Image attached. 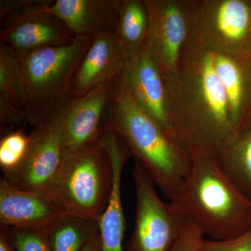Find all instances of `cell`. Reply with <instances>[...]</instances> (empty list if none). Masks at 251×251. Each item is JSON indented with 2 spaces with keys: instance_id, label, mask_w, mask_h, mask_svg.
<instances>
[{
  "instance_id": "obj_21",
  "label": "cell",
  "mask_w": 251,
  "mask_h": 251,
  "mask_svg": "<svg viewBox=\"0 0 251 251\" xmlns=\"http://www.w3.org/2000/svg\"><path fill=\"white\" fill-rule=\"evenodd\" d=\"M0 99H4L23 111L17 58L1 44H0Z\"/></svg>"
},
{
  "instance_id": "obj_29",
  "label": "cell",
  "mask_w": 251,
  "mask_h": 251,
  "mask_svg": "<svg viewBox=\"0 0 251 251\" xmlns=\"http://www.w3.org/2000/svg\"><path fill=\"white\" fill-rule=\"evenodd\" d=\"M0 251H14L8 237L7 227L3 226L0 229Z\"/></svg>"
},
{
  "instance_id": "obj_20",
  "label": "cell",
  "mask_w": 251,
  "mask_h": 251,
  "mask_svg": "<svg viewBox=\"0 0 251 251\" xmlns=\"http://www.w3.org/2000/svg\"><path fill=\"white\" fill-rule=\"evenodd\" d=\"M48 230L52 251H82L99 227L97 221L68 213Z\"/></svg>"
},
{
  "instance_id": "obj_4",
  "label": "cell",
  "mask_w": 251,
  "mask_h": 251,
  "mask_svg": "<svg viewBox=\"0 0 251 251\" xmlns=\"http://www.w3.org/2000/svg\"><path fill=\"white\" fill-rule=\"evenodd\" d=\"M92 41L91 36H76L69 45L16 56L27 124L36 127L46 123L74 97L73 77Z\"/></svg>"
},
{
  "instance_id": "obj_24",
  "label": "cell",
  "mask_w": 251,
  "mask_h": 251,
  "mask_svg": "<svg viewBox=\"0 0 251 251\" xmlns=\"http://www.w3.org/2000/svg\"><path fill=\"white\" fill-rule=\"evenodd\" d=\"M7 229L14 251H52L48 229Z\"/></svg>"
},
{
  "instance_id": "obj_1",
  "label": "cell",
  "mask_w": 251,
  "mask_h": 251,
  "mask_svg": "<svg viewBox=\"0 0 251 251\" xmlns=\"http://www.w3.org/2000/svg\"><path fill=\"white\" fill-rule=\"evenodd\" d=\"M162 75L175 140L188 155L217 156L234 131L228 100L210 50L186 43L177 72H162Z\"/></svg>"
},
{
  "instance_id": "obj_5",
  "label": "cell",
  "mask_w": 251,
  "mask_h": 251,
  "mask_svg": "<svg viewBox=\"0 0 251 251\" xmlns=\"http://www.w3.org/2000/svg\"><path fill=\"white\" fill-rule=\"evenodd\" d=\"M113 181L111 157L99 139L65 155L49 193L69 214L98 222L108 205Z\"/></svg>"
},
{
  "instance_id": "obj_16",
  "label": "cell",
  "mask_w": 251,
  "mask_h": 251,
  "mask_svg": "<svg viewBox=\"0 0 251 251\" xmlns=\"http://www.w3.org/2000/svg\"><path fill=\"white\" fill-rule=\"evenodd\" d=\"M99 139L111 157L114 169L110 201L98 221L102 251H124L126 221L122 202V174L124 166L130 156L125 145L108 124H103Z\"/></svg>"
},
{
  "instance_id": "obj_17",
  "label": "cell",
  "mask_w": 251,
  "mask_h": 251,
  "mask_svg": "<svg viewBox=\"0 0 251 251\" xmlns=\"http://www.w3.org/2000/svg\"><path fill=\"white\" fill-rule=\"evenodd\" d=\"M210 52L214 69L226 90L235 134L251 120V54Z\"/></svg>"
},
{
  "instance_id": "obj_7",
  "label": "cell",
  "mask_w": 251,
  "mask_h": 251,
  "mask_svg": "<svg viewBox=\"0 0 251 251\" xmlns=\"http://www.w3.org/2000/svg\"><path fill=\"white\" fill-rule=\"evenodd\" d=\"M133 177L136 196L135 227L126 251H173L184 216L173 203L161 200L152 178L137 160Z\"/></svg>"
},
{
  "instance_id": "obj_10",
  "label": "cell",
  "mask_w": 251,
  "mask_h": 251,
  "mask_svg": "<svg viewBox=\"0 0 251 251\" xmlns=\"http://www.w3.org/2000/svg\"><path fill=\"white\" fill-rule=\"evenodd\" d=\"M65 155L58 133L46 122L29 135L27 152L19 166L3 173V177L24 191L49 192Z\"/></svg>"
},
{
  "instance_id": "obj_30",
  "label": "cell",
  "mask_w": 251,
  "mask_h": 251,
  "mask_svg": "<svg viewBox=\"0 0 251 251\" xmlns=\"http://www.w3.org/2000/svg\"></svg>"
},
{
  "instance_id": "obj_14",
  "label": "cell",
  "mask_w": 251,
  "mask_h": 251,
  "mask_svg": "<svg viewBox=\"0 0 251 251\" xmlns=\"http://www.w3.org/2000/svg\"><path fill=\"white\" fill-rule=\"evenodd\" d=\"M75 38L62 21L46 9L23 18L0 31V44L16 56L69 45Z\"/></svg>"
},
{
  "instance_id": "obj_6",
  "label": "cell",
  "mask_w": 251,
  "mask_h": 251,
  "mask_svg": "<svg viewBox=\"0 0 251 251\" xmlns=\"http://www.w3.org/2000/svg\"><path fill=\"white\" fill-rule=\"evenodd\" d=\"M186 43L209 50L251 54V0H187Z\"/></svg>"
},
{
  "instance_id": "obj_25",
  "label": "cell",
  "mask_w": 251,
  "mask_h": 251,
  "mask_svg": "<svg viewBox=\"0 0 251 251\" xmlns=\"http://www.w3.org/2000/svg\"><path fill=\"white\" fill-rule=\"evenodd\" d=\"M204 239L201 229L184 217L179 237L172 251H203Z\"/></svg>"
},
{
  "instance_id": "obj_27",
  "label": "cell",
  "mask_w": 251,
  "mask_h": 251,
  "mask_svg": "<svg viewBox=\"0 0 251 251\" xmlns=\"http://www.w3.org/2000/svg\"><path fill=\"white\" fill-rule=\"evenodd\" d=\"M24 112L12 104L0 99V128L3 135L14 131L27 125Z\"/></svg>"
},
{
  "instance_id": "obj_13",
  "label": "cell",
  "mask_w": 251,
  "mask_h": 251,
  "mask_svg": "<svg viewBox=\"0 0 251 251\" xmlns=\"http://www.w3.org/2000/svg\"><path fill=\"white\" fill-rule=\"evenodd\" d=\"M129 58L116 32L94 36L73 77L72 95L79 97L113 82L125 72Z\"/></svg>"
},
{
  "instance_id": "obj_8",
  "label": "cell",
  "mask_w": 251,
  "mask_h": 251,
  "mask_svg": "<svg viewBox=\"0 0 251 251\" xmlns=\"http://www.w3.org/2000/svg\"><path fill=\"white\" fill-rule=\"evenodd\" d=\"M114 87L115 81L73 97L49 119L47 122L58 133L65 154L99 140Z\"/></svg>"
},
{
  "instance_id": "obj_19",
  "label": "cell",
  "mask_w": 251,
  "mask_h": 251,
  "mask_svg": "<svg viewBox=\"0 0 251 251\" xmlns=\"http://www.w3.org/2000/svg\"><path fill=\"white\" fill-rule=\"evenodd\" d=\"M149 27L150 19L145 0H122L116 34L130 57L145 44Z\"/></svg>"
},
{
  "instance_id": "obj_3",
  "label": "cell",
  "mask_w": 251,
  "mask_h": 251,
  "mask_svg": "<svg viewBox=\"0 0 251 251\" xmlns=\"http://www.w3.org/2000/svg\"><path fill=\"white\" fill-rule=\"evenodd\" d=\"M177 196L171 201L214 240L237 237L251 227V199L237 187L216 156L193 153Z\"/></svg>"
},
{
  "instance_id": "obj_12",
  "label": "cell",
  "mask_w": 251,
  "mask_h": 251,
  "mask_svg": "<svg viewBox=\"0 0 251 251\" xmlns=\"http://www.w3.org/2000/svg\"><path fill=\"white\" fill-rule=\"evenodd\" d=\"M121 77L140 108L175 139L167 112L163 75L145 43L130 56Z\"/></svg>"
},
{
  "instance_id": "obj_9",
  "label": "cell",
  "mask_w": 251,
  "mask_h": 251,
  "mask_svg": "<svg viewBox=\"0 0 251 251\" xmlns=\"http://www.w3.org/2000/svg\"><path fill=\"white\" fill-rule=\"evenodd\" d=\"M150 27L145 44L162 72H176L187 41V0H145Z\"/></svg>"
},
{
  "instance_id": "obj_2",
  "label": "cell",
  "mask_w": 251,
  "mask_h": 251,
  "mask_svg": "<svg viewBox=\"0 0 251 251\" xmlns=\"http://www.w3.org/2000/svg\"><path fill=\"white\" fill-rule=\"evenodd\" d=\"M104 122L141 163L164 196L173 201L189 170L186 150L133 99L121 75L115 80Z\"/></svg>"
},
{
  "instance_id": "obj_28",
  "label": "cell",
  "mask_w": 251,
  "mask_h": 251,
  "mask_svg": "<svg viewBox=\"0 0 251 251\" xmlns=\"http://www.w3.org/2000/svg\"><path fill=\"white\" fill-rule=\"evenodd\" d=\"M82 251H102L101 239L98 233L90 238Z\"/></svg>"
},
{
  "instance_id": "obj_18",
  "label": "cell",
  "mask_w": 251,
  "mask_h": 251,
  "mask_svg": "<svg viewBox=\"0 0 251 251\" xmlns=\"http://www.w3.org/2000/svg\"><path fill=\"white\" fill-rule=\"evenodd\" d=\"M216 158L234 184L251 199V120L238 130Z\"/></svg>"
},
{
  "instance_id": "obj_23",
  "label": "cell",
  "mask_w": 251,
  "mask_h": 251,
  "mask_svg": "<svg viewBox=\"0 0 251 251\" xmlns=\"http://www.w3.org/2000/svg\"><path fill=\"white\" fill-rule=\"evenodd\" d=\"M53 1L50 0H1L0 1L1 30L23 18L44 11Z\"/></svg>"
},
{
  "instance_id": "obj_11",
  "label": "cell",
  "mask_w": 251,
  "mask_h": 251,
  "mask_svg": "<svg viewBox=\"0 0 251 251\" xmlns=\"http://www.w3.org/2000/svg\"><path fill=\"white\" fill-rule=\"evenodd\" d=\"M68 214L49 192L24 191L0 181V224L10 228L48 229Z\"/></svg>"
},
{
  "instance_id": "obj_15",
  "label": "cell",
  "mask_w": 251,
  "mask_h": 251,
  "mask_svg": "<svg viewBox=\"0 0 251 251\" xmlns=\"http://www.w3.org/2000/svg\"><path fill=\"white\" fill-rule=\"evenodd\" d=\"M122 0H56L46 9L75 36L116 32Z\"/></svg>"
},
{
  "instance_id": "obj_26",
  "label": "cell",
  "mask_w": 251,
  "mask_h": 251,
  "mask_svg": "<svg viewBox=\"0 0 251 251\" xmlns=\"http://www.w3.org/2000/svg\"><path fill=\"white\" fill-rule=\"evenodd\" d=\"M203 251H251V227L237 237L225 240L204 239Z\"/></svg>"
},
{
  "instance_id": "obj_22",
  "label": "cell",
  "mask_w": 251,
  "mask_h": 251,
  "mask_svg": "<svg viewBox=\"0 0 251 251\" xmlns=\"http://www.w3.org/2000/svg\"><path fill=\"white\" fill-rule=\"evenodd\" d=\"M25 127L10 132L1 137L0 141V166L3 173L17 168L27 152L29 135L25 133Z\"/></svg>"
}]
</instances>
